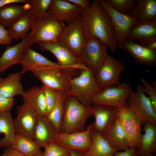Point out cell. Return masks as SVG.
<instances>
[{
	"mask_svg": "<svg viewBox=\"0 0 156 156\" xmlns=\"http://www.w3.org/2000/svg\"><path fill=\"white\" fill-rule=\"evenodd\" d=\"M1 156H25L17 150L10 147L5 148Z\"/></svg>",
	"mask_w": 156,
	"mask_h": 156,
	"instance_id": "obj_43",
	"label": "cell"
},
{
	"mask_svg": "<svg viewBox=\"0 0 156 156\" xmlns=\"http://www.w3.org/2000/svg\"><path fill=\"white\" fill-rule=\"evenodd\" d=\"M82 9L85 10L89 8L91 4V1L89 0H67Z\"/></svg>",
	"mask_w": 156,
	"mask_h": 156,
	"instance_id": "obj_41",
	"label": "cell"
},
{
	"mask_svg": "<svg viewBox=\"0 0 156 156\" xmlns=\"http://www.w3.org/2000/svg\"><path fill=\"white\" fill-rule=\"evenodd\" d=\"M67 96L66 92L57 91L55 104L51 111L46 116L57 133H60L61 131L64 102Z\"/></svg>",
	"mask_w": 156,
	"mask_h": 156,
	"instance_id": "obj_33",
	"label": "cell"
},
{
	"mask_svg": "<svg viewBox=\"0 0 156 156\" xmlns=\"http://www.w3.org/2000/svg\"><path fill=\"white\" fill-rule=\"evenodd\" d=\"M15 134L10 111L0 113V148L10 147Z\"/></svg>",
	"mask_w": 156,
	"mask_h": 156,
	"instance_id": "obj_29",
	"label": "cell"
},
{
	"mask_svg": "<svg viewBox=\"0 0 156 156\" xmlns=\"http://www.w3.org/2000/svg\"><path fill=\"white\" fill-rule=\"evenodd\" d=\"M35 156H42V152H41Z\"/></svg>",
	"mask_w": 156,
	"mask_h": 156,
	"instance_id": "obj_47",
	"label": "cell"
},
{
	"mask_svg": "<svg viewBox=\"0 0 156 156\" xmlns=\"http://www.w3.org/2000/svg\"><path fill=\"white\" fill-rule=\"evenodd\" d=\"M14 102V98H7L0 95V113L10 111Z\"/></svg>",
	"mask_w": 156,
	"mask_h": 156,
	"instance_id": "obj_39",
	"label": "cell"
},
{
	"mask_svg": "<svg viewBox=\"0 0 156 156\" xmlns=\"http://www.w3.org/2000/svg\"><path fill=\"white\" fill-rule=\"evenodd\" d=\"M90 135L91 144L88 150L83 153L84 156H113L116 152L119 151L112 147L103 135L92 127Z\"/></svg>",
	"mask_w": 156,
	"mask_h": 156,
	"instance_id": "obj_23",
	"label": "cell"
},
{
	"mask_svg": "<svg viewBox=\"0 0 156 156\" xmlns=\"http://www.w3.org/2000/svg\"><path fill=\"white\" fill-rule=\"evenodd\" d=\"M126 38L133 40H138L139 44L144 46L156 40V21L138 23L130 29Z\"/></svg>",
	"mask_w": 156,
	"mask_h": 156,
	"instance_id": "obj_21",
	"label": "cell"
},
{
	"mask_svg": "<svg viewBox=\"0 0 156 156\" xmlns=\"http://www.w3.org/2000/svg\"><path fill=\"white\" fill-rule=\"evenodd\" d=\"M52 0H27L28 8L26 12L33 19L46 16Z\"/></svg>",
	"mask_w": 156,
	"mask_h": 156,
	"instance_id": "obj_34",
	"label": "cell"
},
{
	"mask_svg": "<svg viewBox=\"0 0 156 156\" xmlns=\"http://www.w3.org/2000/svg\"><path fill=\"white\" fill-rule=\"evenodd\" d=\"M33 19L26 12L6 29L12 40L23 39L29 34Z\"/></svg>",
	"mask_w": 156,
	"mask_h": 156,
	"instance_id": "obj_30",
	"label": "cell"
},
{
	"mask_svg": "<svg viewBox=\"0 0 156 156\" xmlns=\"http://www.w3.org/2000/svg\"><path fill=\"white\" fill-rule=\"evenodd\" d=\"M38 46L43 50L48 51L55 56L57 63L66 68L81 70L89 68L79 58L75 56L66 46L57 41L39 43Z\"/></svg>",
	"mask_w": 156,
	"mask_h": 156,
	"instance_id": "obj_9",
	"label": "cell"
},
{
	"mask_svg": "<svg viewBox=\"0 0 156 156\" xmlns=\"http://www.w3.org/2000/svg\"><path fill=\"white\" fill-rule=\"evenodd\" d=\"M57 133L46 116L38 117L33 140L40 148L54 142Z\"/></svg>",
	"mask_w": 156,
	"mask_h": 156,
	"instance_id": "obj_22",
	"label": "cell"
},
{
	"mask_svg": "<svg viewBox=\"0 0 156 156\" xmlns=\"http://www.w3.org/2000/svg\"><path fill=\"white\" fill-rule=\"evenodd\" d=\"M21 95L24 101L31 105L38 117L46 116L47 105L44 90L42 86L32 87Z\"/></svg>",
	"mask_w": 156,
	"mask_h": 156,
	"instance_id": "obj_25",
	"label": "cell"
},
{
	"mask_svg": "<svg viewBox=\"0 0 156 156\" xmlns=\"http://www.w3.org/2000/svg\"><path fill=\"white\" fill-rule=\"evenodd\" d=\"M24 4H12L0 7V24L8 27L27 11L28 5L26 3Z\"/></svg>",
	"mask_w": 156,
	"mask_h": 156,
	"instance_id": "obj_31",
	"label": "cell"
},
{
	"mask_svg": "<svg viewBox=\"0 0 156 156\" xmlns=\"http://www.w3.org/2000/svg\"><path fill=\"white\" fill-rule=\"evenodd\" d=\"M83 10L67 0H52L47 13L68 25L80 17Z\"/></svg>",
	"mask_w": 156,
	"mask_h": 156,
	"instance_id": "obj_18",
	"label": "cell"
},
{
	"mask_svg": "<svg viewBox=\"0 0 156 156\" xmlns=\"http://www.w3.org/2000/svg\"><path fill=\"white\" fill-rule=\"evenodd\" d=\"M66 27L64 23L52 15L48 14L34 18L31 29L29 45L36 43L56 41L62 30Z\"/></svg>",
	"mask_w": 156,
	"mask_h": 156,
	"instance_id": "obj_4",
	"label": "cell"
},
{
	"mask_svg": "<svg viewBox=\"0 0 156 156\" xmlns=\"http://www.w3.org/2000/svg\"><path fill=\"white\" fill-rule=\"evenodd\" d=\"M115 10L122 14L129 15L134 5V0H105Z\"/></svg>",
	"mask_w": 156,
	"mask_h": 156,
	"instance_id": "obj_35",
	"label": "cell"
},
{
	"mask_svg": "<svg viewBox=\"0 0 156 156\" xmlns=\"http://www.w3.org/2000/svg\"><path fill=\"white\" fill-rule=\"evenodd\" d=\"M140 81L144 85L143 90L145 94L149 96L152 105L156 111V88L149 84L144 78H141Z\"/></svg>",
	"mask_w": 156,
	"mask_h": 156,
	"instance_id": "obj_38",
	"label": "cell"
},
{
	"mask_svg": "<svg viewBox=\"0 0 156 156\" xmlns=\"http://www.w3.org/2000/svg\"><path fill=\"white\" fill-rule=\"evenodd\" d=\"M21 75L28 71L43 69H69L49 60L33 49L30 45L27 47L21 62Z\"/></svg>",
	"mask_w": 156,
	"mask_h": 156,
	"instance_id": "obj_16",
	"label": "cell"
},
{
	"mask_svg": "<svg viewBox=\"0 0 156 156\" xmlns=\"http://www.w3.org/2000/svg\"><path fill=\"white\" fill-rule=\"evenodd\" d=\"M145 46L151 50L156 51V40L149 43Z\"/></svg>",
	"mask_w": 156,
	"mask_h": 156,
	"instance_id": "obj_46",
	"label": "cell"
},
{
	"mask_svg": "<svg viewBox=\"0 0 156 156\" xmlns=\"http://www.w3.org/2000/svg\"><path fill=\"white\" fill-rule=\"evenodd\" d=\"M125 69L124 63L109 55L95 74V81L101 89L120 83V76Z\"/></svg>",
	"mask_w": 156,
	"mask_h": 156,
	"instance_id": "obj_11",
	"label": "cell"
},
{
	"mask_svg": "<svg viewBox=\"0 0 156 156\" xmlns=\"http://www.w3.org/2000/svg\"><path fill=\"white\" fill-rule=\"evenodd\" d=\"M31 33H29L19 43L8 45L0 57V74L9 67L21 64L25 51L29 45Z\"/></svg>",
	"mask_w": 156,
	"mask_h": 156,
	"instance_id": "obj_20",
	"label": "cell"
},
{
	"mask_svg": "<svg viewBox=\"0 0 156 156\" xmlns=\"http://www.w3.org/2000/svg\"><path fill=\"white\" fill-rule=\"evenodd\" d=\"M27 0H0V7L6 5L18 3H25Z\"/></svg>",
	"mask_w": 156,
	"mask_h": 156,
	"instance_id": "obj_44",
	"label": "cell"
},
{
	"mask_svg": "<svg viewBox=\"0 0 156 156\" xmlns=\"http://www.w3.org/2000/svg\"><path fill=\"white\" fill-rule=\"evenodd\" d=\"M102 135L112 147L118 151H125L129 148L126 142L124 130L117 118L112 125Z\"/></svg>",
	"mask_w": 156,
	"mask_h": 156,
	"instance_id": "obj_28",
	"label": "cell"
},
{
	"mask_svg": "<svg viewBox=\"0 0 156 156\" xmlns=\"http://www.w3.org/2000/svg\"><path fill=\"white\" fill-rule=\"evenodd\" d=\"M68 149L69 152V156H84L83 153L80 151L73 149Z\"/></svg>",
	"mask_w": 156,
	"mask_h": 156,
	"instance_id": "obj_45",
	"label": "cell"
},
{
	"mask_svg": "<svg viewBox=\"0 0 156 156\" xmlns=\"http://www.w3.org/2000/svg\"><path fill=\"white\" fill-rule=\"evenodd\" d=\"M116 108L117 118L124 130L127 144L129 148L137 149L140 144L142 123L128 104Z\"/></svg>",
	"mask_w": 156,
	"mask_h": 156,
	"instance_id": "obj_5",
	"label": "cell"
},
{
	"mask_svg": "<svg viewBox=\"0 0 156 156\" xmlns=\"http://www.w3.org/2000/svg\"><path fill=\"white\" fill-rule=\"evenodd\" d=\"M88 67V69L80 70L78 77L71 79L70 87L66 92L67 95L75 97L86 106L92 105V99L102 90L95 81L93 70Z\"/></svg>",
	"mask_w": 156,
	"mask_h": 156,
	"instance_id": "obj_3",
	"label": "cell"
},
{
	"mask_svg": "<svg viewBox=\"0 0 156 156\" xmlns=\"http://www.w3.org/2000/svg\"><path fill=\"white\" fill-rule=\"evenodd\" d=\"M92 106H85L75 97L67 95L60 132L71 133L84 131L86 122L91 116Z\"/></svg>",
	"mask_w": 156,
	"mask_h": 156,
	"instance_id": "obj_2",
	"label": "cell"
},
{
	"mask_svg": "<svg viewBox=\"0 0 156 156\" xmlns=\"http://www.w3.org/2000/svg\"><path fill=\"white\" fill-rule=\"evenodd\" d=\"M108 48L99 39L93 37L86 42L81 50L79 58L92 69L95 74L108 55Z\"/></svg>",
	"mask_w": 156,
	"mask_h": 156,
	"instance_id": "obj_10",
	"label": "cell"
},
{
	"mask_svg": "<svg viewBox=\"0 0 156 156\" xmlns=\"http://www.w3.org/2000/svg\"><path fill=\"white\" fill-rule=\"evenodd\" d=\"M143 89V85L138 84L136 90L131 91L127 101V104L142 125L146 121L156 125V111L149 97L144 93Z\"/></svg>",
	"mask_w": 156,
	"mask_h": 156,
	"instance_id": "obj_6",
	"label": "cell"
},
{
	"mask_svg": "<svg viewBox=\"0 0 156 156\" xmlns=\"http://www.w3.org/2000/svg\"><path fill=\"white\" fill-rule=\"evenodd\" d=\"M91 116L94 118L92 128L102 135L107 131L117 118L116 108L99 105H93L91 110Z\"/></svg>",
	"mask_w": 156,
	"mask_h": 156,
	"instance_id": "obj_19",
	"label": "cell"
},
{
	"mask_svg": "<svg viewBox=\"0 0 156 156\" xmlns=\"http://www.w3.org/2000/svg\"><path fill=\"white\" fill-rule=\"evenodd\" d=\"M10 147L25 156H35L42 152L40 148L33 139L16 134Z\"/></svg>",
	"mask_w": 156,
	"mask_h": 156,
	"instance_id": "obj_32",
	"label": "cell"
},
{
	"mask_svg": "<svg viewBox=\"0 0 156 156\" xmlns=\"http://www.w3.org/2000/svg\"><path fill=\"white\" fill-rule=\"evenodd\" d=\"M38 116L32 106L28 102L17 107V115L13 119V125L16 134L33 139Z\"/></svg>",
	"mask_w": 156,
	"mask_h": 156,
	"instance_id": "obj_12",
	"label": "cell"
},
{
	"mask_svg": "<svg viewBox=\"0 0 156 156\" xmlns=\"http://www.w3.org/2000/svg\"><path fill=\"white\" fill-rule=\"evenodd\" d=\"M5 27L0 24V44L9 45L12 42Z\"/></svg>",
	"mask_w": 156,
	"mask_h": 156,
	"instance_id": "obj_40",
	"label": "cell"
},
{
	"mask_svg": "<svg viewBox=\"0 0 156 156\" xmlns=\"http://www.w3.org/2000/svg\"><path fill=\"white\" fill-rule=\"evenodd\" d=\"M42 156H69V149L61 146L54 142L44 148Z\"/></svg>",
	"mask_w": 156,
	"mask_h": 156,
	"instance_id": "obj_36",
	"label": "cell"
},
{
	"mask_svg": "<svg viewBox=\"0 0 156 156\" xmlns=\"http://www.w3.org/2000/svg\"><path fill=\"white\" fill-rule=\"evenodd\" d=\"M99 1L101 6L107 12L112 21L117 44L122 43L130 29L138 23L130 15L118 12L105 1L100 0Z\"/></svg>",
	"mask_w": 156,
	"mask_h": 156,
	"instance_id": "obj_15",
	"label": "cell"
},
{
	"mask_svg": "<svg viewBox=\"0 0 156 156\" xmlns=\"http://www.w3.org/2000/svg\"><path fill=\"white\" fill-rule=\"evenodd\" d=\"M129 15L138 23L156 21V0H134L133 9Z\"/></svg>",
	"mask_w": 156,
	"mask_h": 156,
	"instance_id": "obj_24",
	"label": "cell"
},
{
	"mask_svg": "<svg viewBox=\"0 0 156 156\" xmlns=\"http://www.w3.org/2000/svg\"><path fill=\"white\" fill-rule=\"evenodd\" d=\"M117 47L129 53L139 64L146 66L156 65V51L141 45L135 40L126 38L123 42L117 44Z\"/></svg>",
	"mask_w": 156,
	"mask_h": 156,
	"instance_id": "obj_17",
	"label": "cell"
},
{
	"mask_svg": "<svg viewBox=\"0 0 156 156\" xmlns=\"http://www.w3.org/2000/svg\"><path fill=\"white\" fill-rule=\"evenodd\" d=\"M57 41L66 46L75 56L79 57L82 49L86 43L80 17L66 26L60 34Z\"/></svg>",
	"mask_w": 156,
	"mask_h": 156,
	"instance_id": "obj_13",
	"label": "cell"
},
{
	"mask_svg": "<svg viewBox=\"0 0 156 156\" xmlns=\"http://www.w3.org/2000/svg\"><path fill=\"white\" fill-rule=\"evenodd\" d=\"M132 90L130 86L125 83L108 87L95 96L91 103L93 105L120 107L127 104V101Z\"/></svg>",
	"mask_w": 156,
	"mask_h": 156,
	"instance_id": "obj_7",
	"label": "cell"
},
{
	"mask_svg": "<svg viewBox=\"0 0 156 156\" xmlns=\"http://www.w3.org/2000/svg\"><path fill=\"white\" fill-rule=\"evenodd\" d=\"M140 144L136 149L140 156H145L156 151V125L146 121L144 124Z\"/></svg>",
	"mask_w": 156,
	"mask_h": 156,
	"instance_id": "obj_26",
	"label": "cell"
},
{
	"mask_svg": "<svg viewBox=\"0 0 156 156\" xmlns=\"http://www.w3.org/2000/svg\"><path fill=\"white\" fill-rule=\"evenodd\" d=\"M75 69H43L31 72L45 86L66 92L68 89Z\"/></svg>",
	"mask_w": 156,
	"mask_h": 156,
	"instance_id": "obj_8",
	"label": "cell"
},
{
	"mask_svg": "<svg viewBox=\"0 0 156 156\" xmlns=\"http://www.w3.org/2000/svg\"><path fill=\"white\" fill-rule=\"evenodd\" d=\"M92 125V123L90 124L82 131L71 133H57L54 142L66 148L84 153L88 150L91 144L90 132Z\"/></svg>",
	"mask_w": 156,
	"mask_h": 156,
	"instance_id": "obj_14",
	"label": "cell"
},
{
	"mask_svg": "<svg viewBox=\"0 0 156 156\" xmlns=\"http://www.w3.org/2000/svg\"><path fill=\"white\" fill-rule=\"evenodd\" d=\"M42 87L45 94L47 107V115L51 111L55 104L57 99V91L46 87L43 85Z\"/></svg>",
	"mask_w": 156,
	"mask_h": 156,
	"instance_id": "obj_37",
	"label": "cell"
},
{
	"mask_svg": "<svg viewBox=\"0 0 156 156\" xmlns=\"http://www.w3.org/2000/svg\"><path fill=\"white\" fill-rule=\"evenodd\" d=\"M20 73H10L5 78L0 77V95L7 98H13L23 92Z\"/></svg>",
	"mask_w": 156,
	"mask_h": 156,
	"instance_id": "obj_27",
	"label": "cell"
},
{
	"mask_svg": "<svg viewBox=\"0 0 156 156\" xmlns=\"http://www.w3.org/2000/svg\"><path fill=\"white\" fill-rule=\"evenodd\" d=\"M94 0L89 8L83 10L80 18L86 42L96 37L105 44L112 53L117 47L113 25L107 12Z\"/></svg>",
	"mask_w": 156,
	"mask_h": 156,
	"instance_id": "obj_1",
	"label": "cell"
},
{
	"mask_svg": "<svg viewBox=\"0 0 156 156\" xmlns=\"http://www.w3.org/2000/svg\"><path fill=\"white\" fill-rule=\"evenodd\" d=\"M145 156H153L152 154H149L148 155H146Z\"/></svg>",
	"mask_w": 156,
	"mask_h": 156,
	"instance_id": "obj_48",
	"label": "cell"
},
{
	"mask_svg": "<svg viewBox=\"0 0 156 156\" xmlns=\"http://www.w3.org/2000/svg\"><path fill=\"white\" fill-rule=\"evenodd\" d=\"M113 156H140L136 149L129 148L122 151L116 152Z\"/></svg>",
	"mask_w": 156,
	"mask_h": 156,
	"instance_id": "obj_42",
	"label": "cell"
}]
</instances>
